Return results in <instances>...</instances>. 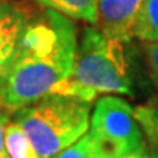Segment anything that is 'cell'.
<instances>
[{
    "mask_svg": "<svg viewBox=\"0 0 158 158\" xmlns=\"http://www.w3.org/2000/svg\"><path fill=\"white\" fill-rule=\"evenodd\" d=\"M78 51L76 28L70 18L47 9L29 19L9 73L0 88V107L16 111L54 94L73 72Z\"/></svg>",
    "mask_w": 158,
    "mask_h": 158,
    "instance_id": "obj_1",
    "label": "cell"
},
{
    "mask_svg": "<svg viewBox=\"0 0 158 158\" xmlns=\"http://www.w3.org/2000/svg\"><path fill=\"white\" fill-rule=\"evenodd\" d=\"M54 94L78 97L89 102L100 94L133 95L123 43L101 29L85 28L78 43L73 72Z\"/></svg>",
    "mask_w": 158,
    "mask_h": 158,
    "instance_id": "obj_2",
    "label": "cell"
},
{
    "mask_svg": "<svg viewBox=\"0 0 158 158\" xmlns=\"http://www.w3.org/2000/svg\"><path fill=\"white\" fill-rule=\"evenodd\" d=\"M13 120L25 130L40 158H53L88 132L91 102L48 94L16 110Z\"/></svg>",
    "mask_w": 158,
    "mask_h": 158,
    "instance_id": "obj_3",
    "label": "cell"
},
{
    "mask_svg": "<svg viewBox=\"0 0 158 158\" xmlns=\"http://www.w3.org/2000/svg\"><path fill=\"white\" fill-rule=\"evenodd\" d=\"M89 135L104 158H122L145 148L135 108L114 95L98 98L91 114Z\"/></svg>",
    "mask_w": 158,
    "mask_h": 158,
    "instance_id": "obj_4",
    "label": "cell"
},
{
    "mask_svg": "<svg viewBox=\"0 0 158 158\" xmlns=\"http://www.w3.org/2000/svg\"><path fill=\"white\" fill-rule=\"evenodd\" d=\"M29 22L22 7L12 2H0V88L10 70Z\"/></svg>",
    "mask_w": 158,
    "mask_h": 158,
    "instance_id": "obj_5",
    "label": "cell"
},
{
    "mask_svg": "<svg viewBox=\"0 0 158 158\" xmlns=\"http://www.w3.org/2000/svg\"><path fill=\"white\" fill-rule=\"evenodd\" d=\"M142 0H97L98 25L106 35L122 43L133 38L136 16Z\"/></svg>",
    "mask_w": 158,
    "mask_h": 158,
    "instance_id": "obj_6",
    "label": "cell"
},
{
    "mask_svg": "<svg viewBox=\"0 0 158 158\" xmlns=\"http://www.w3.org/2000/svg\"><path fill=\"white\" fill-rule=\"evenodd\" d=\"M40 5L47 9H53L79 21L97 25L98 13H97V0H37Z\"/></svg>",
    "mask_w": 158,
    "mask_h": 158,
    "instance_id": "obj_7",
    "label": "cell"
},
{
    "mask_svg": "<svg viewBox=\"0 0 158 158\" xmlns=\"http://www.w3.org/2000/svg\"><path fill=\"white\" fill-rule=\"evenodd\" d=\"M133 37L141 41H158V0H142L133 28Z\"/></svg>",
    "mask_w": 158,
    "mask_h": 158,
    "instance_id": "obj_8",
    "label": "cell"
},
{
    "mask_svg": "<svg viewBox=\"0 0 158 158\" xmlns=\"http://www.w3.org/2000/svg\"><path fill=\"white\" fill-rule=\"evenodd\" d=\"M6 148L10 158H40L28 135L15 120L6 126Z\"/></svg>",
    "mask_w": 158,
    "mask_h": 158,
    "instance_id": "obj_9",
    "label": "cell"
},
{
    "mask_svg": "<svg viewBox=\"0 0 158 158\" xmlns=\"http://www.w3.org/2000/svg\"><path fill=\"white\" fill-rule=\"evenodd\" d=\"M135 117L149 145L158 149V104H142L135 107Z\"/></svg>",
    "mask_w": 158,
    "mask_h": 158,
    "instance_id": "obj_10",
    "label": "cell"
},
{
    "mask_svg": "<svg viewBox=\"0 0 158 158\" xmlns=\"http://www.w3.org/2000/svg\"><path fill=\"white\" fill-rule=\"evenodd\" d=\"M53 158H104V157L97 149L89 132H86L81 139H78L70 147L64 148L63 151H60Z\"/></svg>",
    "mask_w": 158,
    "mask_h": 158,
    "instance_id": "obj_11",
    "label": "cell"
},
{
    "mask_svg": "<svg viewBox=\"0 0 158 158\" xmlns=\"http://www.w3.org/2000/svg\"><path fill=\"white\" fill-rule=\"evenodd\" d=\"M145 59H147L148 72L154 84L158 86V41L147 43L145 45Z\"/></svg>",
    "mask_w": 158,
    "mask_h": 158,
    "instance_id": "obj_12",
    "label": "cell"
},
{
    "mask_svg": "<svg viewBox=\"0 0 158 158\" xmlns=\"http://www.w3.org/2000/svg\"><path fill=\"white\" fill-rule=\"evenodd\" d=\"M9 122V114L0 108V158H10L6 148V126Z\"/></svg>",
    "mask_w": 158,
    "mask_h": 158,
    "instance_id": "obj_13",
    "label": "cell"
},
{
    "mask_svg": "<svg viewBox=\"0 0 158 158\" xmlns=\"http://www.w3.org/2000/svg\"><path fill=\"white\" fill-rule=\"evenodd\" d=\"M145 157L147 158H158V149L151 147V145L145 147Z\"/></svg>",
    "mask_w": 158,
    "mask_h": 158,
    "instance_id": "obj_14",
    "label": "cell"
},
{
    "mask_svg": "<svg viewBox=\"0 0 158 158\" xmlns=\"http://www.w3.org/2000/svg\"><path fill=\"white\" fill-rule=\"evenodd\" d=\"M122 158H147L145 157V148L141 149V151H136V152H133V154L124 155V157H122Z\"/></svg>",
    "mask_w": 158,
    "mask_h": 158,
    "instance_id": "obj_15",
    "label": "cell"
},
{
    "mask_svg": "<svg viewBox=\"0 0 158 158\" xmlns=\"http://www.w3.org/2000/svg\"><path fill=\"white\" fill-rule=\"evenodd\" d=\"M0 2H5V0H0Z\"/></svg>",
    "mask_w": 158,
    "mask_h": 158,
    "instance_id": "obj_16",
    "label": "cell"
}]
</instances>
